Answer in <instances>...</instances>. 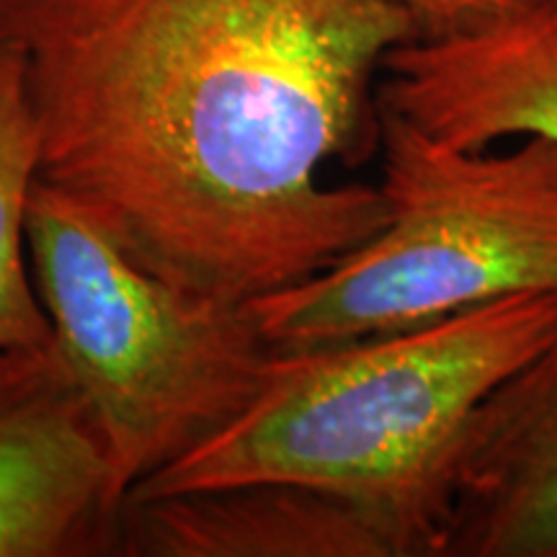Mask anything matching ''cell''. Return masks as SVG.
<instances>
[{
	"mask_svg": "<svg viewBox=\"0 0 557 557\" xmlns=\"http://www.w3.org/2000/svg\"><path fill=\"white\" fill-rule=\"evenodd\" d=\"M557 331V295H517L410 329L276 348L230 426L127 498L297 480L357 498L442 557L472 416Z\"/></svg>",
	"mask_w": 557,
	"mask_h": 557,
	"instance_id": "2",
	"label": "cell"
},
{
	"mask_svg": "<svg viewBox=\"0 0 557 557\" xmlns=\"http://www.w3.org/2000/svg\"><path fill=\"white\" fill-rule=\"evenodd\" d=\"M26 250L54 346L99 418L127 496L259 393L274 346L248 302L152 274L41 181L26 201Z\"/></svg>",
	"mask_w": 557,
	"mask_h": 557,
	"instance_id": "4",
	"label": "cell"
},
{
	"mask_svg": "<svg viewBox=\"0 0 557 557\" xmlns=\"http://www.w3.org/2000/svg\"><path fill=\"white\" fill-rule=\"evenodd\" d=\"M124 557H429L406 527L297 480L127 498Z\"/></svg>",
	"mask_w": 557,
	"mask_h": 557,
	"instance_id": "7",
	"label": "cell"
},
{
	"mask_svg": "<svg viewBox=\"0 0 557 557\" xmlns=\"http://www.w3.org/2000/svg\"><path fill=\"white\" fill-rule=\"evenodd\" d=\"M380 103L457 148L506 137L557 143V9L532 5L485 29L410 39L389 52Z\"/></svg>",
	"mask_w": 557,
	"mask_h": 557,
	"instance_id": "6",
	"label": "cell"
},
{
	"mask_svg": "<svg viewBox=\"0 0 557 557\" xmlns=\"http://www.w3.org/2000/svg\"><path fill=\"white\" fill-rule=\"evenodd\" d=\"M442 557H557V331L472 416Z\"/></svg>",
	"mask_w": 557,
	"mask_h": 557,
	"instance_id": "8",
	"label": "cell"
},
{
	"mask_svg": "<svg viewBox=\"0 0 557 557\" xmlns=\"http://www.w3.org/2000/svg\"><path fill=\"white\" fill-rule=\"evenodd\" d=\"M37 181V132L18 54L0 47V351L52 344V323L26 269V201Z\"/></svg>",
	"mask_w": 557,
	"mask_h": 557,
	"instance_id": "9",
	"label": "cell"
},
{
	"mask_svg": "<svg viewBox=\"0 0 557 557\" xmlns=\"http://www.w3.org/2000/svg\"><path fill=\"white\" fill-rule=\"evenodd\" d=\"M109 438L52 344L0 351V557L122 555Z\"/></svg>",
	"mask_w": 557,
	"mask_h": 557,
	"instance_id": "5",
	"label": "cell"
},
{
	"mask_svg": "<svg viewBox=\"0 0 557 557\" xmlns=\"http://www.w3.org/2000/svg\"><path fill=\"white\" fill-rule=\"evenodd\" d=\"M387 222L323 274L248 299L271 346L410 329L517 295H557V143L457 148L380 103Z\"/></svg>",
	"mask_w": 557,
	"mask_h": 557,
	"instance_id": "3",
	"label": "cell"
},
{
	"mask_svg": "<svg viewBox=\"0 0 557 557\" xmlns=\"http://www.w3.org/2000/svg\"><path fill=\"white\" fill-rule=\"evenodd\" d=\"M395 0H0L37 181L137 263L227 299L323 274L387 222L325 165L380 152Z\"/></svg>",
	"mask_w": 557,
	"mask_h": 557,
	"instance_id": "1",
	"label": "cell"
},
{
	"mask_svg": "<svg viewBox=\"0 0 557 557\" xmlns=\"http://www.w3.org/2000/svg\"><path fill=\"white\" fill-rule=\"evenodd\" d=\"M537 5H555L557 9V0H537Z\"/></svg>",
	"mask_w": 557,
	"mask_h": 557,
	"instance_id": "11",
	"label": "cell"
},
{
	"mask_svg": "<svg viewBox=\"0 0 557 557\" xmlns=\"http://www.w3.org/2000/svg\"><path fill=\"white\" fill-rule=\"evenodd\" d=\"M416 24L418 39L470 34L521 13L537 0H395Z\"/></svg>",
	"mask_w": 557,
	"mask_h": 557,
	"instance_id": "10",
	"label": "cell"
}]
</instances>
